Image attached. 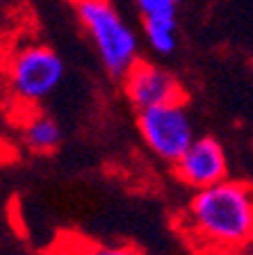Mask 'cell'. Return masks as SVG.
Segmentation results:
<instances>
[{
  "instance_id": "cell-2",
  "label": "cell",
  "mask_w": 253,
  "mask_h": 255,
  "mask_svg": "<svg viewBox=\"0 0 253 255\" xmlns=\"http://www.w3.org/2000/svg\"><path fill=\"white\" fill-rule=\"evenodd\" d=\"M80 25L91 39L105 71L123 78L139 59V39L110 0H71Z\"/></svg>"
},
{
  "instance_id": "cell-4",
  "label": "cell",
  "mask_w": 253,
  "mask_h": 255,
  "mask_svg": "<svg viewBox=\"0 0 253 255\" xmlns=\"http://www.w3.org/2000/svg\"><path fill=\"white\" fill-rule=\"evenodd\" d=\"M137 130L146 148L169 164H176L196 139L194 123L185 107V101L164 103L137 112Z\"/></svg>"
},
{
  "instance_id": "cell-3",
  "label": "cell",
  "mask_w": 253,
  "mask_h": 255,
  "mask_svg": "<svg viewBox=\"0 0 253 255\" xmlns=\"http://www.w3.org/2000/svg\"><path fill=\"white\" fill-rule=\"evenodd\" d=\"M5 73L11 96L25 105H37L57 91L66 66L59 53L50 46L25 43L9 55Z\"/></svg>"
},
{
  "instance_id": "cell-5",
  "label": "cell",
  "mask_w": 253,
  "mask_h": 255,
  "mask_svg": "<svg viewBox=\"0 0 253 255\" xmlns=\"http://www.w3.org/2000/svg\"><path fill=\"white\" fill-rule=\"evenodd\" d=\"M121 80L123 94L128 96L130 105L137 112L164 105V103L185 101V91L180 82L158 64L137 59Z\"/></svg>"
},
{
  "instance_id": "cell-11",
  "label": "cell",
  "mask_w": 253,
  "mask_h": 255,
  "mask_svg": "<svg viewBox=\"0 0 253 255\" xmlns=\"http://www.w3.org/2000/svg\"><path fill=\"white\" fill-rule=\"evenodd\" d=\"M176 2H178V5H180V2H183V0H176Z\"/></svg>"
},
{
  "instance_id": "cell-8",
  "label": "cell",
  "mask_w": 253,
  "mask_h": 255,
  "mask_svg": "<svg viewBox=\"0 0 253 255\" xmlns=\"http://www.w3.org/2000/svg\"><path fill=\"white\" fill-rule=\"evenodd\" d=\"M48 255H144L137 246L132 244H107V242H96L80 235H64L55 242Z\"/></svg>"
},
{
  "instance_id": "cell-6",
  "label": "cell",
  "mask_w": 253,
  "mask_h": 255,
  "mask_svg": "<svg viewBox=\"0 0 253 255\" xmlns=\"http://www.w3.org/2000/svg\"><path fill=\"white\" fill-rule=\"evenodd\" d=\"M174 173L190 189H206L228 178L226 150L215 137H196L174 164Z\"/></svg>"
},
{
  "instance_id": "cell-1",
  "label": "cell",
  "mask_w": 253,
  "mask_h": 255,
  "mask_svg": "<svg viewBox=\"0 0 253 255\" xmlns=\"http://www.w3.org/2000/svg\"><path fill=\"white\" fill-rule=\"evenodd\" d=\"M180 228L201 251L240 253L253 244V189L228 178L196 189L180 217Z\"/></svg>"
},
{
  "instance_id": "cell-7",
  "label": "cell",
  "mask_w": 253,
  "mask_h": 255,
  "mask_svg": "<svg viewBox=\"0 0 253 255\" xmlns=\"http://www.w3.org/2000/svg\"><path fill=\"white\" fill-rule=\"evenodd\" d=\"M23 141L37 155H50L62 143V128L53 117L43 112H32L23 123Z\"/></svg>"
},
{
  "instance_id": "cell-9",
  "label": "cell",
  "mask_w": 253,
  "mask_h": 255,
  "mask_svg": "<svg viewBox=\"0 0 253 255\" xmlns=\"http://www.w3.org/2000/svg\"><path fill=\"white\" fill-rule=\"evenodd\" d=\"M144 37L158 55H171L178 46V23L176 18H148L144 21Z\"/></svg>"
},
{
  "instance_id": "cell-10",
  "label": "cell",
  "mask_w": 253,
  "mask_h": 255,
  "mask_svg": "<svg viewBox=\"0 0 253 255\" xmlns=\"http://www.w3.org/2000/svg\"><path fill=\"white\" fill-rule=\"evenodd\" d=\"M144 21L148 18H176V0H132Z\"/></svg>"
}]
</instances>
